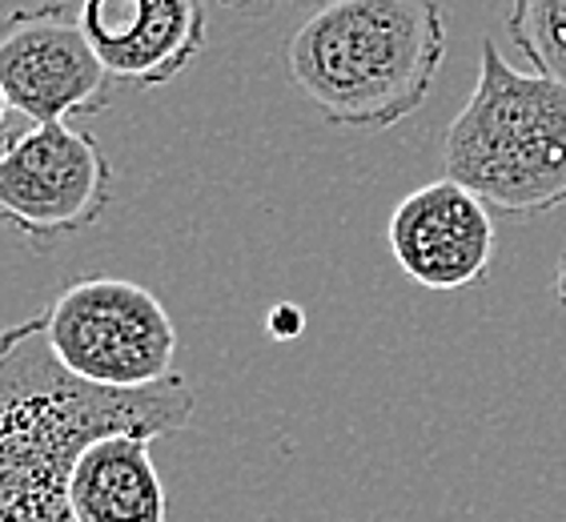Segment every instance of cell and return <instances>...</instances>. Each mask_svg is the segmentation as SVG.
Returning <instances> with one entry per match:
<instances>
[{
  "label": "cell",
  "mask_w": 566,
  "mask_h": 522,
  "mask_svg": "<svg viewBox=\"0 0 566 522\" xmlns=\"http://www.w3.org/2000/svg\"><path fill=\"white\" fill-rule=\"evenodd\" d=\"M9 113H12V105H9V97H4V88H0V149H4V145H9V137H12Z\"/></svg>",
  "instance_id": "cell-13"
},
{
  "label": "cell",
  "mask_w": 566,
  "mask_h": 522,
  "mask_svg": "<svg viewBox=\"0 0 566 522\" xmlns=\"http://www.w3.org/2000/svg\"><path fill=\"white\" fill-rule=\"evenodd\" d=\"M555 297L566 305V253L558 258V270H555Z\"/></svg>",
  "instance_id": "cell-14"
},
{
  "label": "cell",
  "mask_w": 566,
  "mask_h": 522,
  "mask_svg": "<svg viewBox=\"0 0 566 522\" xmlns=\"http://www.w3.org/2000/svg\"><path fill=\"white\" fill-rule=\"evenodd\" d=\"M447 61L438 0H322L285 41V73L322 121L386 133L422 109Z\"/></svg>",
  "instance_id": "cell-2"
},
{
  "label": "cell",
  "mask_w": 566,
  "mask_h": 522,
  "mask_svg": "<svg viewBox=\"0 0 566 522\" xmlns=\"http://www.w3.org/2000/svg\"><path fill=\"white\" fill-rule=\"evenodd\" d=\"M193 406L181 374L137 394L73 378L44 337V314L0 330V522H76V458L109 435H181Z\"/></svg>",
  "instance_id": "cell-1"
},
{
  "label": "cell",
  "mask_w": 566,
  "mask_h": 522,
  "mask_svg": "<svg viewBox=\"0 0 566 522\" xmlns=\"http://www.w3.org/2000/svg\"><path fill=\"white\" fill-rule=\"evenodd\" d=\"M41 314L56 362L97 390L137 394L174 378V314L142 282L88 273L69 282Z\"/></svg>",
  "instance_id": "cell-4"
},
{
  "label": "cell",
  "mask_w": 566,
  "mask_h": 522,
  "mask_svg": "<svg viewBox=\"0 0 566 522\" xmlns=\"http://www.w3.org/2000/svg\"><path fill=\"white\" fill-rule=\"evenodd\" d=\"M109 85L81 17L65 4H29L0 17V88L33 125L109 109Z\"/></svg>",
  "instance_id": "cell-6"
},
{
  "label": "cell",
  "mask_w": 566,
  "mask_h": 522,
  "mask_svg": "<svg viewBox=\"0 0 566 522\" xmlns=\"http://www.w3.org/2000/svg\"><path fill=\"white\" fill-rule=\"evenodd\" d=\"M386 241L410 282L447 294L491 278L499 229L486 201L450 177H438L394 206Z\"/></svg>",
  "instance_id": "cell-7"
},
{
  "label": "cell",
  "mask_w": 566,
  "mask_h": 522,
  "mask_svg": "<svg viewBox=\"0 0 566 522\" xmlns=\"http://www.w3.org/2000/svg\"><path fill=\"white\" fill-rule=\"evenodd\" d=\"M221 4L241 12H262V9H277V4H290V0H221Z\"/></svg>",
  "instance_id": "cell-12"
},
{
  "label": "cell",
  "mask_w": 566,
  "mask_h": 522,
  "mask_svg": "<svg viewBox=\"0 0 566 522\" xmlns=\"http://www.w3.org/2000/svg\"><path fill=\"white\" fill-rule=\"evenodd\" d=\"M442 177L494 213L531 221L566 206V85L518 73L482 36L479 76L438 145Z\"/></svg>",
  "instance_id": "cell-3"
},
{
  "label": "cell",
  "mask_w": 566,
  "mask_h": 522,
  "mask_svg": "<svg viewBox=\"0 0 566 522\" xmlns=\"http://www.w3.org/2000/svg\"><path fill=\"white\" fill-rule=\"evenodd\" d=\"M69 507L76 522H165V487L153 462V438H97L76 458Z\"/></svg>",
  "instance_id": "cell-9"
},
{
  "label": "cell",
  "mask_w": 566,
  "mask_h": 522,
  "mask_svg": "<svg viewBox=\"0 0 566 522\" xmlns=\"http://www.w3.org/2000/svg\"><path fill=\"white\" fill-rule=\"evenodd\" d=\"M81 29L113 81L169 85L206 53V0H81Z\"/></svg>",
  "instance_id": "cell-8"
},
{
  "label": "cell",
  "mask_w": 566,
  "mask_h": 522,
  "mask_svg": "<svg viewBox=\"0 0 566 522\" xmlns=\"http://www.w3.org/2000/svg\"><path fill=\"white\" fill-rule=\"evenodd\" d=\"M113 161L69 121L29 125L0 149V226L33 250H53L109 213Z\"/></svg>",
  "instance_id": "cell-5"
},
{
  "label": "cell",
  "mask_w": 566,
  "mask_h": 522,
  "mask_svg": "<svg viewBox=\"0 0 566 522\" xmlns=\"http://www.w3.org/2000/svg\"><path fill=\"white\" fill-rule=\"evenodd\" d=\"M506 36L534 73L566 85V0H511Z\"/></svg>",
  "instance_id": "cell-10"
},
{
  "label": "cell",
  "mask_w": 566,
  "mask_h": 522,
  "mask_svg": "<svg viewBox=\"0 0 566 522\" xmlns=\"http://www.w3.org/2000/svg\"><path fill=\"white\" fill-rule=\"evenodd\" d=\"M270 330H273V334H297V330H302V317H297L294 305H282V310H273Z\"/></svg>",
  "instance_id": "cell-11"
}]
</instances>
